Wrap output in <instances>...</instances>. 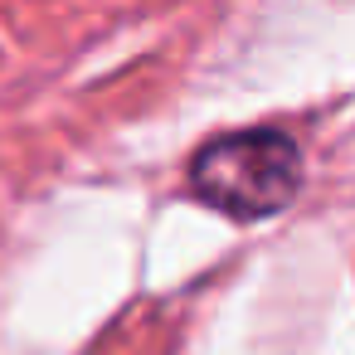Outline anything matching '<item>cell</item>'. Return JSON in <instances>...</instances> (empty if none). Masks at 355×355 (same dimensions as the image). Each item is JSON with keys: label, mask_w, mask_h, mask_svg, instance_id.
<instances>
[{"label": "cell", "mask_w": 355, "mask_h": 355, "mask_svg": "<svg viewBox=\"0 0 355 355\" xmlns=\"http://www.w3.org/2000/svg\"><path fill=\"white\" fill-rule=\"evenodd\" d=\"M306 161L302 146L277 132V127H243V132H224L214 141H205L185 171V190L234 219V224H258L282 214L297 190H302Z\"/></svg>", "instance_id": "1"}]
</instances>
